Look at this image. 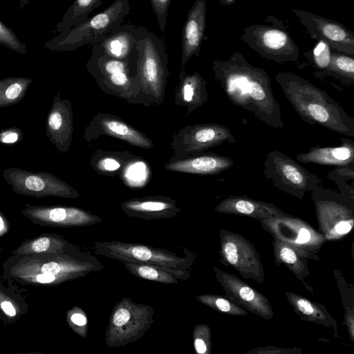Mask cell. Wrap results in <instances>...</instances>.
Segmentation results:
<instances>
[{
    "instance_id": "cell-1",
    "label": "cell",
    "mask_w": 354,
    "mask_h": 354,
    "mask_svg": "<svg viewBox=\"0 0 354 354\" xmlns=\"http://www.w3.org/2000/svg\"><path fill=\"white\" fill-rule=\"evenodd\" d=\"M212 71L231 103L272 127L284 128L271 80L263 68L252 65L243 55L234 52L228 59L214 60Z\"/></svg>"
},
{
    "instance_id": "cell-2",
    "label": "cell",
    "mask_w": 354,
    "mask_h": 354,
    "mask_svg": "<svg viewBox=\"0 0 354 354\" xmlns=\"http://www.w3.org/2000/svg\"><path fill=\"white\" fill-rule=\"evenodd\" d=\"M275 80L297 113L306 123L354 137V119L326 91L290 72L279 73Z\"/></svg>"
},
{
    "instance_id": "cell-3",
    "label": "cell",
    "mask_w": 354,
    "mask_h": 354,
    "mask_svg": "<svg viewBox=\"0 0 354 354\" xmlns=\"http://www.w3.org/2000/svg\"><path fill=\"white\" fill-rule=\"evenodd\" d=\"M102 267L94 256L61 253L24 258L11 268L10 272L21 283L57 285L85 277Z\"/></svg>"
},
{
    "instance_id": "cell-4",
    "label": "cell",
    "mask_w": 354,
    "mask_h": 354,
    "mask_svg": "<svg viewBox=\"0 0 354 354\" xmlns=\"http://www.w3.org/2000/svg\"><path fill=\"white\" fill-rule=\"evenodd\" d=\"M136 60L137 58H115L92 51L86 67L105 93L129 103L147 106L151 102L142 93L136 78Z\"/></svg>"
},
{
    "instance_id": "cell-5",
    "label": "cell",
    "mask_w": 354,
    "mask_h": 354,
    "mask_svg": "<svg viewBox=\"0 0 354 354\" xmlns=\"http://www.w3.org/2000/svg\"><path fill=\"white\" fill-rule=\"evenodd\" d=\"M136 49V78L142 91L151 104L160 105L169 76L165 45L153 32L139 27Z\"/></svg>"
},
{
    "instance_id": "cell-6",
    "label": "cell",
    "mask_w": 354,
    "mask_h": 354,
    "mask_svg": "<svg viewBox=\"0 0 354 354\" xmlns=\"http://www.w3.org/2000/svg\"><path fill=\"white\" fill-rule=\"evenodd\" d=\"M129 0H115L102 12L46 41L44 47L55 51H73L85 45H95L122 25L130 14Z\"/></svg>"
},
{
    "instance_id": "cell-7",
    "label": "cell",
    "mask_w": 354,
    "mask_h": 354,
    "mask_svg": "<svg viewBox=\"0 0 354 354\" xmlns=\"http://www.w3.org/2000/svg\"><path fill=\"white\" fill-rule=\"evenodd\" d=\"M310 198L326 241L342 239L353 230L354 198L319 186L312 191Z\"/></svg>"
},
{
    "instance_id": "cell-8",
    "label": "cell",
    "mask_w": 354,
    "mask_h": 354,
    "mask_svg": "<svg viewBox=\"0 0 354 354\" xmlns=\"http://www.w3.org/2000/svg\"><path fill=\"white\" fill-rule=\"evenodd\" d=\"M268 24H253L243 30L241 40L261 57L282 64L295 62L299 57V48L290 37L281 21L268 16Z\"/></svg>"
},
{
    "instance_id": "cell-9",
    "label": "cell",
    "mask_w": 354,
    "mask_h": 354,
    "mask_svg": "<svg viewBox=\"0 0 354 354\" xmlns=\"http://www.w3.org/2000/svg\"><path fill=\"white\" fill-rule=\"evenodd\" d=\"M153 309L145 304L123 298L116 304L106 330V342L109 347L132 343L148 330L153 322Z\"/></svg>"
},
{
    "instance_id": "cell-10",
    "label": "cell",
    "mask_w": 354,
    "mask_h": 354,
    "mask_svg": "<svg viewBox=\"0 0 354 354\" xmlns=\"http://www.w3.org/2000/svg\"><path fill=\"white\" fill-rule=\"evenodd\" d=\"M97 254L120 261L160 266L188 270L194 261L192 253L180 257L165 249L121 241L95 243Z\"/></svg>"
},
{
    "instance_id": "cell-11",
    "label": "cell",
    "mask_w": 354,
    "mask_h": 354,
    "mask_svg": "<svg viewBox=\"0 0 354 354\" xmlns=\"http://www.w3.org/2000/svg\"><path fill=\"white\" fill-rule=\"evenodd\" d=\"M263 175L274 187L299 199H303L307 192H312L322 183L317 175L277 150L267 154Z\"/></svg>"
},
{
    "instance_id": "cell-12",
    "label": "cell",
    "mask_w": 354,
    "mask_h": 354,
    "mask_svg": "<svg viewBox=\"0 0 354 354\" xmlns=\"http://www.w3.org/2000/svg\"><path fill=\"white\" fill-rule=\"evenodd\" d=\"M273 239L283 242L308 259L318 261L317 253L326 241L310 223L292 215L259 220Z\"/></svg>"
},
{
    "instance_id": "cell-13",
    "label": "cell",
    "mask_w": 354,
    "mask_h": 354,
    "mask_svg": "<svg viewBox=\"0 0 354 354\" xmlns=\"http://www.w3.org/2000/svg\"><path fill=\"white\" fill-rule=\"evenodd\" d=\"M220 262L232 268L243 278L263 283L265 272L255 246L245 236L234 232L220 231Z\"/></svg>"
},
{
    "instance_id": "cell-14",
    "label": "cell",
    "mask_w": 354,
    "mask_h": 354,
    "mask_svg": "<svg viewBox=\"0 0 354 354\" xmlns=\"http://www.w3.org/2000/svg\"><path fill=\"white\" fill-rule=\"evenodd\" d=\"M225 142L236 143L231 131L218 123L186 125L173 133L170 143L173 157L183 158L218 146Z\"/></svg>"
},
{
    "instance_id": "cell-15",
    "label": "cell",
    "mask_w": 354,
    "mask_h": 354,
    "mask_svg": "<svg viewBox=\"0 0 354 354\" xmlns=\"http://www.w3.org/2000/svg\"><path fill=\"white\" fill-rule=\"evenodd\" d=\"M291 11L312 39H322L331 49L354 55V32L344 25L306 10L292 8Z\"/></svg>"
},
{
    "instance_id": "cell-16",
    "label": "cell",
    "mask_w": 354,
    "mask_h": 354,
    "mask_svg": "<svg viewBox=\"0 0 354 354\" xmlns=\"http://www.w3.org/2000/svg\"><path fill=\"white\" fill-rule=\"evenodd\" d=\"M5 179L15 192L37 197L54 196L77 198L80 194L69 185L53 174H31L19 169L3 171Z\"/></svg>"
},
{
    "instance_id": "cell-17",
    "label": "cell",
    "mask_w": 354,
    "mask_h": 354,
    "mask_svg": "<svg viewBox=\"0 0 354 354\" xmlns=\"http://www.w3.org/2000/svg\"><path fill=\"white\" fill-rule=\"evenodd\" d=\"M215 277L230 300L255 315L272 319L273 308L268 298L234 274L214 266Z\"/></svg>"
},
{
    "instance_id": "cell-18",
    "label": "cell",
    "mask_w": 354,
    "mask_h": 354,
    "mask_svg": "<svg viewBox=\"0 0 354 354\" xmlns=\"http://www.w3.org/2000/svg\"><path fill=\"white\" fill-rule=\"evenodd\" d=\"M102 136L115 138L144 149H149L154 146L147 135L110 113L96 114L84 129V137L88 143Z\"/></svg>"
},
{
    "instance_id": "cell-19",
    "label": "cell",
    "mask_w": 354,
    "mask_h": 354,
    "mask_svg": "<svg viewBox=\"0 0 354 354\" xmlns=\"http://www.w3.org/2000/svg\"><path fill=\"white\" fill-rule=\"evenodd\" d=\"M22 214L33 223L50 227H84L102 221L96 215L74 207L29 206Z\"/></svg>"
},
{
    "instance_id": "cell-20",
    "label": "cell",
    "mask_w": 354,
    "mask_h": 354,
    "mask_svg": "<svg viewBox=\"0 0 354 354\" xmlns=\"http://www.w3.org/2000/svg\"><path fill=\"white\" fill-rule=\"evenodd\" d=\"M232 159L213 152H201L194 155L175 158L171 156L165 165L167 171L196 175H216L234 165Z\"/></svg>"
},
{
    "instance_id": "cell-21",
    "label": "cell",
    "mask_w": 354,
    "mask_h": 354,
    "mask_svg": "<svg viewBox=\"0 0 354 354\" xmlns=\"http://www.w3.org/2000/svg\"><path fill=\"white\" fill-rule=\"evenodd\" d=\"M207 7L205 0H196L189 9L182 32V56L180 69L194 56H198L206 27Z\"/></svg>"
},
{
    "instance_id": "cell-22",
    "label": "cell",
    "mask_w": 354,
    "mask_h": 354,
    "mask_svg": "<svg viewBox=\"0 0 354 354\" xmlns=\"http://www.w3.org/2000/svg\"><path fill=\"white\" fill-rule=\"evenodd\" d=\"M120 207L126 215L145 220L173 218L180 212L175 200L164 196L132 198Z\"/></svg>"
},
{
    "instance_id": "cell-23",
    "label": "cell",
    "mask_w": 354,
    "mask_h": 354,
    "mask_svg": "<svg viewBox=\"0 0 354 354\" xmlns=\"http://www.w3.org/2000/svg\"><path fill=\"white\" fill-rule=\"evenodd\" d=\"M59 93L54 98L47 121V136L60 152H67L73 131L71 102L61 100Z\"/></svg>"
},
{
    "instance_id": "cell-24",
    "label": "cell",
    "mask_w": 354,
    "mask_h": 354,
    "mask_svg": "<svg viewBox=\"0 0 354 354\" xmlns=\"http://www.w3.org/2000/svg\"><path fill=\"white\" fill-rule=\"evenodd\" d=\"M215 211L248 216L258 221L290 215L272 203L257 201L245 195L230 196L224 198L216 205Z\"/></svg>"
},
{
    "instance_id": "cell-25",
    "label": "cell",
    "mask_w": 354,
    "mask_h": 354,
    "mask_svg": "<svg viewBox=\"0 0 354 354\" xmlns=\"http://www.w3.org/2000/svg\"><path fill=\"white\" fill-rule=\"evenodd\" d=\"M138 32L139 27L121 25L100 43L93 46L92 51L122 59L137 58Z\"/></svg>"
},
{
    "instance_id": "cell-26",
    "label": "cell",
    "mask_w": 354,
    "mask_h": 354,
    "mask_svg": "<svg viewBox=\"0 0 354 354\" xmlns=\"http://www.w3.org/2000/svg\"><path fill=\"white\" fill-rule=\"evenodd\" d=\"M179 82L174 92V104L187 109L191 114L207 102V81L198 72L187 74L180 69Z\"/></svg>"
},
{
    "instance_id": "cell-27",
    "label": "cell",
    "mask_w": 354,
    "mask_h": 354,
    "mask_svg": "<svg viewBox=\"0 0 354 354\" xmlns=\"http://www.w3.org/2000/svg\"><path fill=\"white\" fill-rule=\"evenodd\" d=\"M296 160L304 164L347 166L354 163V141L346 138L335 147H313L307 152L296 156Z\"/></svg>"
},
{
    "instance_id": "cell-28",
    "label": "cell",
    "mask_w": 354,
    "mask_h": 354,
    "mask_svg": "<svg viewBox=\"0 0 354 354\" xmlns=\"http://www.w3.org/2000/svg\"><path fill=\"white\" fill-rule=\"evenodd\" d=\"M285 295L301 320L332 328L335 335H338L337 323L324 306L295 292L286 291Z\"/></svg>"
},
{
    "instance_id": "cell-29",
    "label": "cell",
    "mask_w": 354,
    "mask_h": 354,
    "mask_svg": "<svg viewBox=\"0 0 354 354\" xmlns=\"http://www.w3.org/2000/svg\"><path fill=\"white\" fill-rule=\"evenodd\" d=\"M272 248L276 264L278 266H285L301 281L308 291L313 293L312 287L308 286L304 279L310 274L308 267V259L289 245L276 239H273Z\"/></svg>"
},
{
    "instance_id": "cell-30",
    "label": "cell",
    "mask_w": 354,
    "mask_h": 354,
    "mask_svg": "<svg viewBox=\"0 0 354 354\" xmlns=\"http://www.w3.org/2000/svg\"><path fill=\"white\" fill-rule=\"evenodd\" d=\"M138 157L129 151L96 150L91 157V167L102 175L114 176L124 172Z\"/></svg>"
},
{
    "instance_id": "cell-31",
    "label": "cell",
    "mask_w": 354,
    "mask_h": 354,
    "mask_svg": "<svg viewBox=\"0 0 354 354\" xmlns=\"http://www.w3.org/2000/svg\"><path fill=\"white\" fill-rule=\"evenodd\" d=\"M126 269L135 277L156 282L174 284L189 277V270H176L156 265L124 262Z\"/></svg>"
},
{
    "instance_id": "cell-32",
    "label": "cell",
    "mask_w": 354,
    "mask_h": 354,
    "mask_svg": "<svg viewBox=\"0 0 354 354\" xmlns=\"http://www.w3.org/2000/svg\"><path fill=\"white\" fill-rule=\"evenodd\" d=\"M102 3V0H74L56 25V30L61 33L79 26L90 18V13Z\"/></svg>"
},
{
    "instance_id": "cell-33",
    "label": "cell",
    "mask_w": 354,
    "mask_h": 354,
    "mask_svg": "<svg viewBox=\"0 0 354 354\" xmlns=\"http://www.w3.org/2000/svg\"><path fill=\"white\" fill-rule=\"evenodd\" d=\"M69 243L64 239L51 235H43L21 244L16 250L18 254L39 255L65 253Z\"/></svg>"
},
{
    "instance_id": "cell-34",
    "label": "cell",
    "mask_w": 354,
    "mask_h": 354,
    "mask_svg": "<svg viewBox=\"0 0 354 354\" xmlns=\"http://www.w3.org/2000/svg\"><path fill=\"white\" fill-rule=\"evenodd\" d=\"M353 55L332 52L329 66L322 72H316L317 77L328 76L335 78L345 84H354Z\"/></svg>"
},
{
    "instance_id": "cell-35",
    "label": "cell",
    "mask_w": 354,
    "mask_h": 354,
    "mask_svg": "<svg viewBox=\"0 0 354 354\" xmlns=\"http://www.w3.org/2000/svg\"><path fill=\"white\" fill-rule=\"evenodd\" d=\"M31 82L25 77H8L0 80V106L16 103Z\"/></svg>"
},
{
    "instance_id": "cell-36",
    "label": "cell",
    "mask_w": 354,
    "mask_h": 354,
    "mask_svg": "<svg viewBox=\"0 0 354 354\" xmlns=\"http://www.w3.org/2000/svg\"><path fill=\"white\" fill-rule=\"evenodd\" d=\"M334 275L337 279L338 289L340 292L342 301L345 310V324L348 327L350 338L353 341V315H354V290L346 283L344 278L339 270H334Z\"/></svg>"
},
{
    "instance_id": "cell-37",
    "label": "cell",
    "mask_w": 354,
    "mask_h": 354,
    "mask_svg": "<svg viewBox=\"0 0 354 354\" xmlns=\"http://www.w3.org/2000/svg\"><path fill=\"white\" fill-rule=\"evenodd\" d=\"M196 299L212 309L228 315H246L248 311L230 300L227 297L218 295L203 294Z\"/></svg>"
},
{
    "instance_id": "cell-38",
    "label": "cell",
    "mask_w": 354,
    "mask_h": 354,
    "mask_svg": "<svg viewBox=\"0 0 354 354\" xmlns=\"http://www.w3.org/2000/svg\"><path fill=\"white\" fill-rule=\"evenodd\" d=\"M327 177L335 182L341 193L354 198V163L333 169Z\"/></svg>"
},
{
    "instance_id": "cell-39",
    "label": "cell",
    "mask_w": 354,
    "mask_h": 354,
    "mask_svg": "<svg viewBox=\"0 0 354 354\" xmlns=\"http://www.w3.org/2000/svg\"><path fill=\"white\" fill-rule=\"evenodd\" d=\"M331 54V48L328 43L322 39H318L313 49L304 55L318 70L317 72H322L329 66Z\"/></svg>"
},
{
    "instance_id": "cell-40",
    "label": "cell",
    "mask_w": 354,
    "mask_h": 354,
    "mask_svg": "<svg viewBox=\"0 0 354 354\" xmlns=\"http://www.w3.org/2000/svg\"><path fill=\"white\" fill-rule=\"evenodd\" d=\"M0 44L22 55L28 53L26 45L22 43L15 32L0 20Z\"/></svg>"
},
{
    "instance_id": "cell-41",
    "label": "cell",
    "mask_w": 354,
    "mask_h": 354,
    "mask_svg": "<svg viewBox=\"0 0 354 354\" xmlns=\"http://www.w3.org/2000/svg\"><path fill=\"white\" fill-rule=\"evenodd\" d=\"M194 344L198 354H207L211 351V331L205 324H198L194 331Z\"/></svg>"
},
{
    "instance_id": "cell-42",
    "label": "cell",
    "mask_w": 354,
    "mask_h": 354,
    "mask_svg": "<svg viewBox=\"0 0 354 354\" xmlns=\"http://www.w3.org/2000/svg\"><path fill=\"white\" fill-rule=\"evenodd\" d=\"M171 0H150L161 32H165L169 8Z\"/></svg>"
},
{
    "instance_id": "cell-43",
    "label": "cell",
    "mask_w": 354,
    "mask_h": 354,
    "mask_svg": "<svg viewBox=\"0 0 354 354\" xmlns=\"http://www.w3.org/2000/svg\"><path fill=\"white\" fill-rule=\"evenodd\" d=\"M301 351L299 348H283L272 346L267 347H259L252 349L247 353L250 354H297L301 353Z\"/></svg>"
},
{
    "instance_id": "cell-44",
    "label": "cell",
    "mask_w": 354,
    "mask_h": 354,
    "mask_svg": "<svg viewBox=\"0 0 354 354\" xmlns=\"http://www.w3.org/2000/svg\"><path fill=\"white\" fill-rule=\"evenodd\" d=\"M68 323L71 327L76 326V327H84L87 324V319L84 314L82 313L79 310L75 311L73 310V313L68 315Z\"/></svg>"
},
{
    "instance_id": "cell-45",
    "label": "cell",
    "mask_w": 354,
    "mask_h": 354,
    "mask_svg": "<svg viewBox=\"0 0 354 354\" xmlns=\"http://www.w3.org/2000/svg\"><path fill=\"white\" fill-rule=\"evenodd\" d=\"M3 312L9 317H13L17 315V310L14 304L9 300H4L0 303Z\"/></svg>"
},
{
    "instance_id": "cell-46",
    "label": "cell",
    "mask_w": 354,
    "mask_h": 354,
    "mask_svg": "<svg viewBox=\"0 0 354 354\" xmlns=\"http://www.w3.org/2000/svg\"><path fill=\"white\" fill-rule=\"evenodd\" d=\"M19 135L17 132L7 131L0 134V141L3 143H14L18 140Z\"/></svg>"
},
{
    "instance_id": "cell-47",
    "label": "cell",
    "mask_w": 354,
    "mask_h": 354,
    "mask_svg": "<svg viewBox=\"0 0 354 354\" xmlns=\"http://www.w3.org/2000/svg\"><path fill=\"white\" fill-rule=\"evenodd\" d=\"M8 230L9 223L4 215L0 212V236L7 234Z\"/></svg>"
},
{
    "instance_id": "cell-48",
    "label": "cell",
    "mask_w": 354,
    "mask_h": 354,
    "mask_svg": "<svg viewBox=\"0 0 354 354\" xmlns=\"http://www.w3.org/2000/svg\"><path fill=\"white\" fill-rule=\"evenodd\" d=\"M236 0H220L219 3L223 6H229L232 5Z\"/></svg>"
},
{
    "instance_id": "cell-49",
    "label": "cell",
    "mask_w": 354,
    "mask_h": 354,
    "mask_svg": "<svg viewBox=\"0 0 354 354\" xmlns=\"http://www.w3.org/2000/svg\"><path fill=\"white\" fill-rule=\"evenodd\" d=\"M30 0H19V8L24 9L30 2Z\"/></svg>"
}]
</instances>
